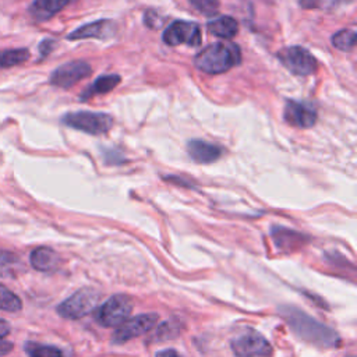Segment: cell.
<instances>
[{
	"label": "cell",
	"instance_id": "obj_5",
	"mask_svg": "<svg viewBox=\"0 0 357 357\" xmlns=\"http://www.w3.org/2000/svg\"><path fill=\"white\" fill-rule=\"evenodd\" d=\"M63 123L71 128L99 135L105 134L112 128L113 119L106 113H95V112H73L67 113L63 117Z\"/></svg>",
	"mask_w": 357,
	"mask_h": 357
},
{
	"label": "cell",
	"instance_id": "obj_9",
	"mask_svg": "<svg viewBox=\"0 0 357 357\" xmlns=\"http://www.w3.org/2000/svg\"><path fill=\"white\" fill-rule=\"evenodd\" d=\"M158 322V315L155 312L141 314L131 319H127L124 324H121L117 331L114 332L112 342L114 344H123L134 337H138L146 332H149Z\"/></svg>",
	"mask_w": 357,
	"mask_h": 357
},
{
	"label": "cell",
	"instance_id": "obj_8",
	"mask_svg": "<svg viewBox=\"0 0 357 357\" xmlns=\"http://www.w3.org/2000/svg\"><path fill=\"white\" fill-rule=\"evenodd\" d=\"M166 45H188L197 47L201 45V29L198 24L190 21H174L163 32Z\"/></svg>",
	"mask_w": 357,
	"mask_h": 357
},
{
	"label": "cell",
	"instance_id": "obj_19",
	"mask_svg": "<svg viewBox=\"0 0 357 357\" xmlns=\"http://www.w3.org/2000/svg\"><path fill=\"white\" fill-rule=\"evenodd\" d=\"M29 59V52L25 47L0 50V68H8L21 64Z\"/></svg>",
	"mask_w": 357,
	"mask_h": 357
},
{
	"label": "cell",
	"instance_id": "obj_4",
	"mask_svg": "<svg viewBox=\"0 0 357 357\" xmlns=\"http://www.w3.org/2000/svg\"><path fill=\"white\" fill-rule=\"evenodd\" d=\"M100 300V294L93 289H81L66 298L59 307L57 312L67 319H78L92 312Z\"/></svg>",
	"mask_w": 357,
	"mask_h": 357
},
{
	"label": "cell",
	"instance_id": "obj_21",
	"mask_svg": "<svg viewBox=\"0 0 357 357\" xmlns=\"http://www.w3.org/2000/svg\"><path fill=\"white\" fill-rule=\"evenodd\" d=\"M21 308L22 303L20 297L0 283V310L8 312H18Z\"/></svg>",
	"mask_w": 357,
	"mask_h": 357
},
{
	"label": "cell",
	"instance_id": "obj_11",
	"mask_svg": "<svg viewBox=\"0 0 357 357\" xmlns=\"http://www.w3.org/2000/svg\"><path fill=\"white\" fill-rule=\"evenodd\" d=\"M284 120L294 127L308 128L317 121V112L311 105L297 100H289L284 106Z\"/></svg>",
	"mask_w": 357,
	"mask_h": 357
},
{
	"label": "cell",
	"instance_id": "obj_14",
	"mask_svg": "<svg viewBox=\"0 0 357 357\" xmlns=\"http://www.w3.org/2000/svg\"><path fill=\"white\" fill-rule=\"evenodd\" d=\"M71 1L73 0H33L29 7V14L36 21H46Z\"/></svg>",
	"mask_w": 357,
	"mask_h": 357
},
{
	"label": "cell",
	"instance_id": "obj_13",
	"mask_svg": "<svg viewBox=\"0 0 357 357\" xmlns=\"http://www.w3.org/2000/svg\"><path fill=\"white\" fill-rule=\"evenodd\" d=\"M31 265L40 272H50L57 269L60 264L59 254L49 247H38L31 252Z\"/></svg>",
	"mask_w": 357,
	"mask_h": 357
},
{
	"label": "cell",
	"instance_id": "obj_18",
	"mask_svg": "<svg viewBox=\"0 0 357 357\" xmlns=\"http://www.w3.org/2000/svg\"><path fill=\"white\" fill-rule=\"evenodd\" d=\"M119 82H120V77H119V75H103V77L98 78L91 86H88V88L81 93V100H86V99H89V98H92L93 95L107 93V92L112 91Z\"/></svg>",
	"mask_w": 357,
	"mask_h": 357
},
{
	"label": "cell",
	"instance_id": "obj_2",
	"mask_svg": "<svg viewBox=\"0 0 357 357\" xmlns=\"http://www.w3.org/2000/svg\"><path fill=\"white\" fill-rule=\"evenodd\" d=\"M194 61L197 68L204 73L220 74L240 61V52L233 43L216 42L201 50Z\"/></svg>",
	"mask_w": 357,
	"mask_h": 357
},
{
	"label": "cell",
	"instance_id": "obj_22",
	"mask_svg": "<svg viewBox=\"0 0 357 357\" xmlns=\"http://www.w3.org/2000/svg\"><path fill=\"white\" fill-rule=\"evenodd\" d=\"M356 39L357 36L354 29H342L332 36V45L339 50L349 52L354 47Z\"/></svg>",
	"mask_w": 357,
	"mask_h": 357
},
{
	"label": "cell",
	"instance_id": "obj_26",
	"mask_svg": "<svg viewBox=\"0 0 357 357\" xmlns=\"http://www.w3.org/2000/svg\"><path fill=\"white\" fill-rule=\"evenodd\" d=\"M52 45H53V42H52V40H43V42L40 43L39 49H40V52H42V56H46V54L50 52Z\"/></svg>",
	"mask_w": 357,
	"mask_h": 357
},
{
	"label": "cell",
	"instance_id": "obj_12",
	"mask_svg": "<svg viewBox=\"0 0 357 357\" xmlns=\"http://www.w3.org/2000/svg\"><path fill=\"white\" fill-rule=\"evenodd\" d=\"M114 31V22L110 20H98L91 24L82 25L68 33L67 39L70 40H77V39H86V38H99L105 39L112 36Z\"/></svg>",
	"mask_w": 357,
	"mask_h": 357
},
{
	"label": "cell",
	"instance_id": "obj_10",
	"mask_svg": "<svg viewBox=\"0 0 357 357\" xmlns=\"http://www.w3.org/2000/svg\"><path fill=\"white\" fill-rule=\"evenodd\" d=\"M91 74V66L86 61L75 60L57 67L50 75V84L59 88H71L78 81Z\"/></svg>",
	"mask_w": 357,
	"mask_h": 357
},
{
	"label": "cell",
	"instance_id": "obj_25",
	"mask_svg": "<svg viewBox=\"0 0 357 357\" xmlns=\"http://www.w3.org/2000/svg\"><path fill=\"white\" fill-rule=\"evenodd\" d=\"M155 357H180V356L177 354V351H174V350H172V349H166V350L158 351V353L155 354Z\"/></svg>",
	"mask_w": 357,
	"mask_h": 357
},
{
	"label": "cell",
	"instance_id": "obj_7",
	"mask_svg": "<svg viewBox=\"0 0 357 357\" xmlns=\"http://www.w3.org/2000/svg\"><path fill=\"white\" fill-rule=\"evenodd\" d=\"M278 57L287 70L297 75H310L317 70L315 57L300 46L284 47L278 53Z\"/></svg>",
	"mask_w": 357,
	"mask_h": 357
},
{
	"label": "cell",
	"instance_id": "obj_27",
	"mask_svg": "<svg viewBox=\"0 0 357 357\" xmlns=\"http://www.w3.org/2000/svg\"><path fill=\"white\" fill-rule=\"evenodd\" d=\"M11 349H13V344L10 342H0V356L10 353Z\"/></svg>",
	"mask_w": 357,
	"mask_h": 357
},
{
	"label": "cell",
	"instance_id": "obj_1",
	"mask_svg": "<svg viewBox=\"0 0 357 357\" xmlns=\"http://www.w3.org/2000/svg\"><path fill=\"white\" fill-rule=\"evenodd\" d=\"M280 314L289 322L291 329L303 339L324 347H333L339 343V336L326 325L315 321L294 307H282Z\"/></svg>",
	"mask_w": 357,
	"mask_h": 357
},
{
	"label": "cell",
	"instance_id": "obj_6",
	"mask_svg": "<svg viewBox=\"0 0 357 357\" xmlns=\"http://www.w3.org/2000/svg\"><path fill=\"white\" fill-rule=\"evenodd\" d=\"M231 350L236 357H271L272 354L269 342L251 329H247L233 339Z\"/></svg>",
	"mask_w": 357,
	"mask_h": 357
},
{
	"label": "cell",
	"instance_id": "obj_20",
	"mask_svg": "<svg viewBox=\"0 0 357 357\" xmlns=\"http://www.w3.org/2000/svg\"><path fill=\"white\" fill-rule=\"evenodd\" d=\"M24 350L28 357H64L63 351L59 347L36 342H26Z\"/></svg>",
	"mask_w": 357,
	"mask_h": 357
},
{
	"label": "cell",
	"instance_id": "obj_24",
	"mask_svg": "<svg viewBox=\"0 0 357 357\" xmlns=\"http://www.w3.org/2000/svg\"><path fill=\"white\" fill-rule=\"evenodd\" d=\"M10 331H11L10 324H8L6 319H1V318H0V339L6 337V336L10 333Z\"/></svg>",
	"mask_w": 357,
	"mask_h": 357
},
{
	"label": "cell",
	"instance_id": "obj_17",
	"mask_svg": "<svg viewBox=\"0 0 357 357\" xmlns=\"http://www.w3.org/2000/svg\"><path fill=\"white\" fill-rule=\"evenodd\" d=\"M208 29L215 36H219V38H223V39H230L237 33L238 24L234 18H231L229 15H223V17L213 18L212 21H209L208 22Z\"/></svg>",
	"mask_w": 357,
	"mask_h": 357
},
{
	"label": "cell",
	"instance_id": "obj_23",
	"mask_svg": "<svg viewBox=\"0 0 357 357\" xmlns=\"http://www.w3.org/2000/svg\"><path fill=\"white\" fill-rule=\"evenodd\" d=\"M195 10L205 15H213L219 10V0H188Z\"/></svg>",
	"mask_w": 357,
	"mask_h": 357
},
{
	"label": "cell",
	"instance_id": "obj_16",
	"mask_svg": "<svg viewBox=\"0 0 357 357\" xmlns=\"http://www.w3.org/2000/svg\"><path fill=\"white\" fill-rule=\"evenodd\" d=\"M25 271V266L14 252L0 250V278H17Z\"/></svg>",
	"mask_w": 357,
	"mask_h": 357
},
{
	"label": "cell",
	"instance_id": "obj_15",
	"mask_svg": "<svg viewBox=\"0 0 357 357\" xmlns=\"http://www.w3.org/2000/svg\"><path fill=\"white\" fill-rule=\"evenodd\" d=\"M188 153L195 162L209 163L220 158L222 149L202 139H192L188 142Z\"/></svg>",
	"mask_w": 357,
	"mask_h": 357
},
{
	"label": "cell",
	"instance_id": "obj_3",
	"mask_svg": "<svg viewBox=\"0 0 357 357\" xmlns=\"http://www.w3.org/2000/svg\"><path fill=\"white\" fill-rule=\"evenodd\" d=\"M132 311V301L124 294H116L105 301L95 312V319L106 328L120 326Z\"/></svg>",
	"mask_w": 357,
	"mask_h": 357
}]
</instances>
